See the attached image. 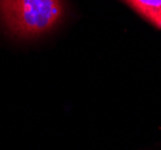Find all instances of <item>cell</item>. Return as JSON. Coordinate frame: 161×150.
Here are the masks:
<instances>
[{
    "instance_id": "1",
    "label": "cell",
    "mask_w": 161,
    "mask_h": 150,
    "mask_svg": "<svg viewBox=\"0 0 161 150\" xmlns=\"http://www.w3.org/2000/svg\"><path fill=\"white\" fill-rule=\"evenodd\" d=\"M64 13V0H0L3 22L12 34L24 39L49 33Z\"/></svg>"
},
{
    "instance_id": "2",
    "label": "cell",
    "mask_w": 161,
    "mask_h": 150,
    "mask_svg": "<svg viewBox=\"0 0 161 150\" xmlns=\"http://www.w3.org/2000/svg\"><path fill=\"white\" fill-rule=\"evenodd\" d=\"M154 27L161 29V0H124Z\"/></svg>"
}]
</instances>
